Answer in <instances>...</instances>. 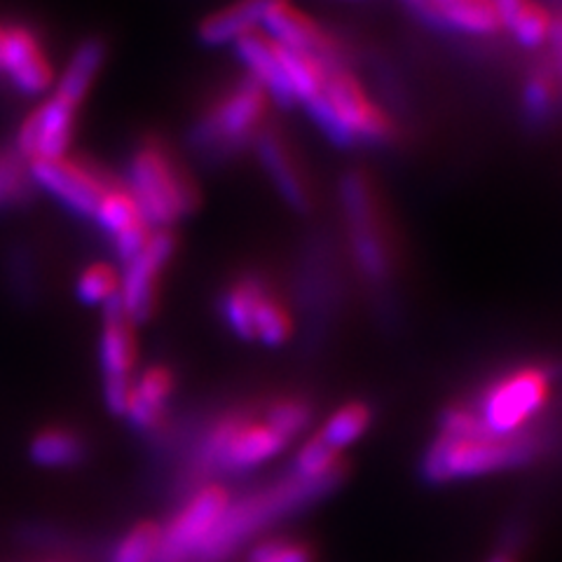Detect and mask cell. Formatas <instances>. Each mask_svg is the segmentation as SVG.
Returning <instances> with one entry per match:
<instances>
[{"instance_id":"cell-34","label":"cell","mask_w":562,"mask_h":562,"mask_svg":"<svg viewBox=\"0 0 562 562\" xmlns=\"http://www.w3.org/2000/svg\"><path fill=\"white\" fill-rule=\"evenodd\" d=\"M551 47H553V57H551V66L558 76L560 82V90H562V14L555 16L553 14V26H551V38H549Z\"/></svg>"},{"instance_id":"cell-33","label":"cell","mask_w":562,"mask_h":562,"mask_svg":"<svg viewBox=\"0 0 562 562\" xmlns=\"http://www.w3.org/2000/svg\"><path fill=\"white\" fill-rule=\"evenodd\" d=\"M249 562H314V553L303 541L270 539L249 553Z\"/></svg>"},{"instance_id":"cell-3","label":"cell","mask_w":562,"mask_h":562,"mask_svg":"<svg viewBox=\"0 0 562 562\" xmlns=\"http://www.w3.org/2000/svg\"><path fill=\"white\" fill-rule=\"evenodd\" d=\"M125 186L153 231H169L200 206L198 183L160 136H146L134 146Z\"/></svg>"},{"instance_id":"cell-26","label":"cell","mask_w":562,"mask_h":562,"mask_svg":"<svg viewBox=\"0 0 562 562\" xmlns=\"http://www.w3.org/2000/svg\"><path fill=\"white\" fill-rule=\"evenodd\" d=\"M373 422V411L363 401H349L333 413L319 431L324 441L333 448L342 452L351 443H357L359 438L368 431Z\"/></svg>"},{"instance_id":"cell-22","label":"cell","mask_w":562,"mask_h":562,"mask_svg":"<svg viewBox=\"0 0 562 562\" xmlns=\"http://www.w3.org/2000/svg\"><path fill=\"white\" fill-rule=\"evenodd\" d=\"M277 3H284V0H237V3L204 16L198 29V38L209 47L237 43L241 35L254 33L256 26L262 24L266 12Z\"/></svg>"},{"instance_id":"cell-16","label":"cell","mask_w":562,"mask_h":562,"mask_svg":"<svg viewBox=\"0 0 562 562\" xmlns=\"http://www.w3.org/2000/svg\"><path fill=\"white\" fill-rule=\"evenodd\" d=\"M251 148L256 150L258 162L266 169L270 183L279 192V198L293 211H297V214H307V211H312L314 200L310 181L301 162H297L286 136L277 127L266 125L256 136Z\"/></svg>"},{"instance_id":"cell-14","label":"cell","mask_w":562,"mask_h":562,"mask_svg":"<svg viewBox=\"0 0 562 562\" xmlns=\"http://www.w3.org/2000/svg\"><path fill=\"white\" fill-rule=\"evenodd\" d=\"M76 115L78 109L74 103L52 94L22 122L14 144L16 153H20L29 165L66 157L70 144H74Z\"/></svg>"},{"instance_id":"cell-37","label":"cell","mask_w":562,"mask_h":562,"mask_svg":"<svg viewBox=\"0 0 562 562\" xmlns=\"http://www.w3.org/2000/svg\"><path fill=\"white\" fill-rule=\"evenodd\" d=\"M3 31H5V24H0V59H3Z\"/></svg>"},{"instance_id":"cell-19","label":"cell","mask_w":562,"mask_h":562,"mask_svg":"<svg viewBox=\"0 0 562 562\" xmlns=\"http://www.w3.org/2000/svg\"><path fill=\"white\" fill-rule=\"evenodd\" d=\"M235 45V55L246 68L244 74H249L266 94L270 97V103H274L281 111H291L297 105L295 94L291 90V82L277 59L274 43L266 33H246Z\"/></svg>"},{"instance_id":"cell-2","label":"cell","mask_w":562,"mask_h":562,"mask_svg":"<svg viewBox=\"0 0 562 562\" xmlns=\"http://www.w3.org/2000/svg\"><path fill=\"white\" fill-rule=\"evenodd\" d=\"M547 448V429L532 425L514 436H443L436 434L422 457V476L427 483L443 485L479 479L487 473L532 464Z\"/></svg>"},{"instance_id":"cell-1","label":"cell","mask_w":562,"mask_h":562,"mask_svg":"<svg viewBox=\"0 0 562 562\" xmlns=\"http://www.w3.org/2000/svg\"><path fill=\"white\" fill-rule=\"evenodd\" d=\"M347 473L328 479H297L295 473H286L272 485L246 492L244 497L231 502L225 514L216 522L214 530L202 541L188 562H225L233 558L246 541L266 532L274 522L284 520L301 508L324 499L333 490L340 487Z\"/></svg>"},{"instance_id":"cell-4","label":"cell","mask_w":562,"mask_h":562,"mask_svg":"<svg viewBox=\"0 0 562 562\" xmlns=\"http://www.w3.org/2000/svg\"><path fill=\"white\" fill-rule=\"evenodd\" d=\"M291 443L268 419L266 401L246 403L209 422L195 450V469L198 473H244L268 464Z\"/></svg>"},{"instance_id":"cell-31","label":"cell","mask_w":562,"mask_h":562,"mask_svg":"<svg viewBox=\"0 0 562 562\" xmlns=\"http://www.w3.org/2000/svg\"><path fill=\"white\" fill-rule=\"evenodd\" d=\"M162 541V527L146 520L138 522L134 530H130L120 539L113 553V562H155L157 551H160Z\"/></svg>"},{"instance_id":"cell-9","label":"cell","mask_w":562,"mask_h":562,"mask_svg":"<svg viewBox=\"0 0 562 562\" xmlns=\"http://www.w3.org/2000/svg\"><path fill=\"white\" fill-rule=\"evenodd\" d=\"M99 366L103 378V398L113 415H125L136 368V340L134 324L122 310L120 297L103 305L101 338H99Z\"/></svg>"},{"instance_id":"cell-12","label":"cell","mask_w":562,"mask_h":562,"mask_svg":"<svg viewBox=\"0 0 562 562\" xmlns=\"http://www.w3.org/2000/svg\"><path fill=\"white\" fill-rule=\"evenodd\" d=\"M231 502V492L218 483L198 487L162 530L160 551H157L155 562H188L202 547L209 532L214 530Z\"/></svg>"},{"instance_id":"cell-32","label":"cell","mask_w":562,"mask_h":562,"mask_svg":"<svg viewBox=\"0 0 562 562\" xmlns=\"http://www.w3.org/2000/svg\"><path fill=\"white\" fill-rule=\"evenodd\" d=\"M120 291V274L109 262H94L87 270L80 272L76 293L80 303L85 305H99L103 307L109 301L117 295Z\"/></svg>"},{"instance_id":"cell-36","label":"cell","mask_w":562,"mask_h":562,"mask_svg":"<svg viewBox=\"0 0 562 562\" xmlns=\"http://www.w3.org/2000/svg\"><path fill=\"white\" fill-rule=\"evenodd\" d=\"M492 3H495L497 12H499V16H502V24H504V29H506V24L514 20L516 12L527 3V0H492Z\"/></svg>"},{"instance_id":"cell-23","label":"cell","mask_w":562,"mask_h":562,"mask_svg":"<svg viewBox=\"0 0 562 562\" xmlns=\"http://www.w3.org/2000/svg\"><path fill=\"white\" fill-rule=\"evenodd\" d=\"M103 61H105V43L101 38L82 41L76 47L74 55H70L66 68L61 70L55 94L68 103H74L76 109H80V103L92 90Z\"/></svg>"},{"instance_id":"cell-25","label":"cell","mask_w":562,"mask_h":562,"mask_svg":"<svg viewBox=\"0 0 562 562\" xmlns=\"http://www.w3.org/2000/svg\"><path fill=\"white\" fill-rule=\"evenodd\" d=\"M31 460L45 469L74 467L82 460V438L68 429H45L31 441Z\"/></svg>"},{"instance_id":"cell-17","label":"cell","mask_w":562,"mask_h":562,"mask_svg":"<svg viewBox=\"0 0 562 562\" xmlns=\"http://www.w3.org/2000/svg\"><path fill=\"white\" fill-rule=\"evenodd\" d=\"M92 221L97 223L99 231L111 239L115 258L122 266L144 249V244L153 235V227L146 223L144 214H140L132 192L120 181H115L105 190Z\"/></svg>"},{"instance_id":"cell-30","label":"cell","mask_w":562,"mask_h":562,"mask_svg":"<svg viewBox=\"0 0 562 562\" xmlns=\"http://www.w3.org/2000/svg\"><path fill=\"white\" fill-rule=\"evenodd\" d=\"M291 336H293V316L286 303L281 301V295L272 286V291L268 293L266 301H262L258 312L256 342L277 349L281 345H286Z\"/></svg>"},{"instance_id":"cell-21","label":"cell","mask_w":562,"mask_h":562,"mask_svg":"<svg viewBox=\"0 0 562 562\" xmlns=\"http://www.w3.org/2000/svg\"><path fill=\"white\" fill-rule=\"evenodd\" d=\"M173 394V373L171 368L157 363L146 368L144 373L134 378L125 417L136 431H155L167 417L169 398Z\"/></svg>"},{"instance_id":"cell-8","label":"cell","mask_w":562,"mask_h":562,"mask_svg":"<svg viewBox=\"0 0 562 562\" xmlns=\"http://www.w3.org/2000/svg\"><path fill=\"white\" fill-rule=\"evenodd\" d=\"M322 97L355 146H386L394 140L396 127L392 117L366 94L349 66H328Z\"/></svg>"},{"instance_id":"cell-13","label":"cell","mask_w":562,"mask_h":562,"mask_svg":"<svg viewBox=\"0 0 562 562\" xmlns=\"http://www.w3.org/2000/svg\"><path fill=\"white\" fill-rule=\"evenodd\" d=\"M0 78H5L12 90L22 97H41L55 85V66L38 33L29 24H5Z\"/></svg>"},{"instance_id":"cell-28","label":"cell","mask_w":562,"mask_h":562,"mask_svg":"<svg viewBox=\"0 0 562 562\" xmlns=\"http://www.w3.org/2000/svg\"><path fill=\"white\" fill-rule=\"evenodd\" d=\"M33 179L29 162L14 146L0 148V211L24 204L31 198Z\"/></svg>"},{"instance_id":"cell-29","label":"cell","mask_w":562,"mask_h":562,"mask_svg":"<svg viewBox=\"0 0 562 562\" xmlns=\"http://www.w3.org/2000/svg\"><path fill=\"white\" fill-rule=\"evenodd\" d=\"M553 26V14L537 0L527 3L516 12L512 22L506 24V31L514 35V41L525 49H539L549 43Z\"/></svg>"},{"instance_id":"cell-11","label":"cell","mask_w":562,"mask_h":562,"mask_svg":"<svg viewBox=\"0 0 562 562\" xmlns=\"http://www.w3.org/2000/svg\"><path fill=\"white\" fill-rule=\"evenodd\" d=\"M33 183L55 198L70 214L92 221L94 211L115 179L105 171L80 162L76 157H59L29 165Z\"/></svg>"},{"instance_id":"cell-20","label":"cell","mask_w":562,"mask_h":562,"mask_svg":"<svg viewBox=\"0 0 562 562\" xmlns=\"http://www.w3.org/2000/svg\"><path fill=\"white\" fill-rule=\"evenodd\" d=\"M270 291L272 284L258 272H244L237 279L227 281L218 297V312L235 338L256 342V319Z\"/></svg>"},{"instance_id":"cell-6","label":"cell","mask_w":562,"mask_h":562,"mask_svg":"<svg viewBox=\"0 0 562 562\" xmlns=\"http://www.w3.org/2000/svg\"><path fill=\"white\" fill-rule=\"evenodd\" d=\"M340 202L357 270L368 286L382 293L390 289L394 279V246L368 173L351 169L342 176Z\"/></svg>"},{"instance_id":"cell-7","label":"cell","mask_w":562,"mask_h":562,"mask_svg":"<svg viewBox=\"0 0 562 562\" xmlns=\"http://www.w3.org/2000/svg\"><path fill=\"white\" fill-rule=\"evenodd\" d=\"M551 382L553 373L547 366H518L490 380L485 390L469 403L490 436H514L532 427L535 417L547 408Z\"/></svg>"},{"instance_id":"cell-18","label":"cell","mask_w":562,"mask_h":562,"mask_svg":"<svg viewBox=\"0 0 562 562\" xmlns=\"http://www.w3.org/2000/svg\"><path fill=\"white\" fill-rule=\"evenodd\" d=\"M417 20L441 33L492 38L504 31L492 0H406Z\"/></svg>"},{"instance_id":"cell-24","label":"cell","mask_w":562,"mask_h":562,"mask_svg":"<svg viewBox=\"0 0 562 562\" xmlns=\"http://www.w3.org/2000/svg\"><path fill=\"white\" fill-rule=\"evenodd\" d=\"M522 115L532 127H543L562 103V90L551 64H537L522 82Z\"/></svg>"},{"instance_id":"cell-35","label":"cell","mask_w":562,"mask_h":562,"mask_svg":"<svg viewBox=\"0 0 562 562\" xmlns=\"http://www.w3.org/2000/svg\"><path fill=\"white\" fill-rule=\"evenodd\" d=\"M518 549H520V537L512 535L495 553L487 558V562H518Z\"/></svg>"},{"instance_id":"cell-27","label":"cell","mask_w":562,"mask_h":562,"mask_svg":"<svg viewBox=\"0 0 562 562\" xmlns=\"http://www.w3.org/2000/svg\"><path fill=\"white\" fill-rule=\"evenodd\" d=\"M291 473L297 479H328L349 473V464L342 460L338 450H333L319 434L310 436L307 441L297 450L295 460L291 464Z\"/></svg>"},{"instance_id":"cell-10","label":"cell","mask_w":562,"mask_h":562,"mask_svg":"<svg viewBox=\"0 0 562 562\" xmlns=\"http://www.w3.org/2000/svg\"><path fill=\"white\" fill-rule=\"evenodd\" d=\"M173 254L176 237L171 235V231H153V235L144 244V249L122 266L125 270L120 274L117 297L134 326L146 324L153 316L162 277Z\"/></svg>"},{"instance_id":"cell-15","label":"cell","mask_w":562,"mask_h":562,"mask_svg":"<svg viewBox=\"0 0 562 562\" xmlns=\"http://www.w3.org/2000/svg\"><path fill=\"white\" fill-rule=\"evenodd\" d=\"M262 26H266L268 38L281 47L305 52L326 66H349L347 49L336 35L316 24L303 10L293 8L289 0L272 5L262 16Z\"/></svg>"},{"instance_id":"cell-5","label":"cell","mask_w":562,"mask_h":562,"mask_svg":"<svg viewBox=\"0 0 562 562\" xmlns=\"http://www.w3.org/2000/svg\"><path fill=\"white\" fill-rule=\"evenodd\" d=\"M268 109L270 97L266 90L249 74H241L211 97L190 130V148L206 160H231L254 146L256 136L266 127Z\"/></svg>"}]
</instances>
